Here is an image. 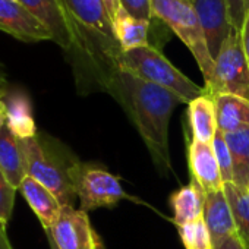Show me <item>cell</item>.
Listing matches in <instances>:
<instances>
[{
  "label": "cell",
  "mask_w": 249,
  "mask_h": 249,
  "mask_svg": "<svg viewBox=\"0 0 249 249\" xmlns=\"http://www.w3.org/2000/svg\"><path fill=\"white\" fill-rule=\"evenodd\" d=\"M103 87L128 111L156 167L167 178L172 172L169 123L176 106L183 103L182 98L116 66L107 75Z\"/></svg>",
  "instance_id": "1"
},
{
  "label": "cell",
  "mask_w": 249,
  "mask_h": 249,
  "mask_svg": "<svg viewBox=\"0 0 249 249\" xmlns=\"http://www.w3.org/2000/svg\"><path fill=\"white\" fill-rule=\"evenodd\" d=\"M60 3L72 33V47L66 54L78 84L95 81L103 87L120 52L103 0H60Z\"/></svg>",
  "instance_id": "2"
},
{
  "label": "cell",
  "mask_w": 249,
  "mask_h": 249,
  "mask_svg": "<svg viewBox=\"0 0 249 249\" xmlns=\"http://www.w3.org/2000/svg\"><path fill=\"white\" fill-rule=\"evenodd\" d=\"M19 142L25 159L27 176L50 189L62 207L73 205L76 195L71 180V169L78 160L59 141L43 132L19 140Z\"/></svg>",
  "instance_id": "3"
},
{
  "label": "cell",
  "mask_w": 249,
  "mask_h": 249,
  "mask_svg": "<svg viewBox=\"0 0 249 249\" xmlns=\"http://www.w3.org/2000/svg\"><path fill=\"white\" fill-rule=\"evenodd\" d=\"M114 66L175 92L182 98L183 104H189L196 97L205 94L204 87L196 85L183 75L154 46L119 52L114 57Z\"/></svg>",
  "instance_id": "4"
},
{
  "label": "cell",
  "mask_w": 249,
  "mask_h": 249,
  "mask_svg": "<svg viewBox=\"0 0 249 249\" xmlns=\"http://www.w3.org/2000/svg\"><path fill=\"white\" fill-rule=\"evenodd\" d=\"M151 6L153 17L170 28L189 49L202 72L204 82L207 84L213 76L214 59L208 50L205 34L192 2L191 0H151Z\"/></svg>",
  "instance_id": "5"
},
{
  "label": "cell",
  "mask_w": 249,
  "mask_h": 249,
  "mask_svg": "<svg viewBox=\"0 0 249 249\" xmlns=\"http://www.w3.org/2000/svg\"><path fill=\"white\" fill-rule=\"evenodd\" d=\"M71 180L79 201V210L88 213L97 208H113L124 199H134L123 189L120 179L108 170L79 160L71 169Z\"/></svg>",
  "instance_id": "6"
},
{
  "label": "cell",
  "mask_w": 249,
  "mask_h": 249,
  "mask_svg": "<svg viewBox=\"0 0 249 249\" xmlns=\"http://www.w3.org/2000/svg\"><path fill=\"white\" fill-rule=\"evenodd\" d=\"M204 88L213 97L231 94L249 100V65L243 52L240 31L233 30L223 43L214 59L213 76Z\"/></svg>",
  "instance_id": "7"
},
{
  "label": "cell",
  "mask_w": 249,
  "mask_h": 249,
  "mask_svg": "<svg viewBox=\"0 0 249 249\" xmlns=\"http://www.w3.org/2000/svg\"><path fill=\"white\" fill-rule=\"evenodd\" d=\"M44 231L57 249H103V242L88 214L73 205H63L53 226Z\"/></svg>",
  "instance_id": "8"
},
{
  "label": "cell",
  "mask_w": 249,
  "mask_h": 249,
  "mask_svg": "<svg viewBox=\"0 0 249 249\" xmlns=\"http://www.w3.org/2000/svg\"><path fill=\"white\" fill-rule=\"evenodd\" d=\"M0 31L24 43L52 41L49 30L19 0H0Z\"/></svg>",
  "instance_id": "9"
},
{
  "label": "cell",
  "mask_w": 249,
  "mask_h": 249,
  "mask_svg": "<svg viewBox=\"0 0 249 249\" xmlns=\"http://www.w3.org/2000/svg\"><path fill=\"white\" fill-rule=\"evenodd\" d=\"M192 5L205 34L208 50L215 59L223 43L234 30L227 0H192Z\"/></svg>",
  "instance_id": "10"
},
{
  "label": "cell",
  "mask_w": 249,
  "mask_h": 249,
  "mask_svg": "<svg viewBox=\"0 0 249 249\" xmlns=\"http://www.w3.org/2000/svg\"><path fill=\"white\" fill-rule=\"evenodd\" d=\"M188 164L192 180H195L205 194L223 189L224 182L221 179L213 142L207 144L191 138V142L188 144Z\"/></svg>",
  "instance_id": "11"
},
{
  "label": "cell",
  "mask_w": 249,
  "mask_h": 249,
  "mask_svg": "<svg viewBox=\"0 0 249 249\" xmlns=\"http://www.w3.org/2000/svg\"><path fill=\"white\" fill-rule=\"evenodd\" d=\"M19 2L49 30L52 41L68 53L72 47V33L60 0H19Z\"/></svg>",
  "instance_id": "12"
},
{
  "label": "cell",
  "mask_w": 249,
  "mask_h": 249,
  "mask_svg": "<svg viewBox=\"0 0 249 249\" xmlns=\"http://www.w3.org/2000/svg\"><path fill=\"white\" fill-rule=\"evenodd\" d=\"M208 231L211 234L213 246L215 248L227 237L237 233V227L224 194V189L205 194L204 215H202Z\"/></svg>",
  "instance_id": "13"
},
{
  "label": "cell",
  "mask_w": 249,
  "mask_h": 249,
  "mask_svg": "<svg viewBox=\"0 0 249 249\" xmlns=\"http://www.w3.org/2000/svg\"><path fill=\"white\" fill-rule=\"evenodd\" d=\"M19 191L24 195L28 205L31 207V210L38 217L43 229L49 230L59 217L62 210V204L59 202L56 195L30 176H27L22 180Z\"/></svg>",
  "instance_id": "14"
},
{
  "label": "cell",
  "mask_w": 249,
  "mask_h": 249,
  "mask_svg": "<svg viewBox=\"0 0 249 249\" xmlns=\"http://www.w3.org/2000/svg\"><path fill=\"white\" fill-rule=\"evenodd\" d=\"M0 170L14 188L19 191L22 180L27 178L25 159L19 138L8 126V123L0 128Z\"/></svg>",
  "instance_id": "15"
},
{
  "label": "cell",
  "mask_w": 249,
  "mask_h": 249,
  "mask_svg": "<svg viewBox=\"0 0 249 249\" xmlns=\"http://www.w3.org/2000/svg\"><path fill=\"white\" fill-rule=\"evenodd\" d=\"M188 117L192 138L199 142L211 144L218 131L214 97L205 91V94L192 100L188 104Z\"/></svg>",
  "instance_id": "16"
},
{
  "label": "cell",
  "mask_w": 249,
  "mask_h": 249,
  "mask_svg": "<svg viewBox=\"0 0 249 249\" xmlns=\"http://www.w3.org/2000/svg\"><path fill=\"white\" fill-rule=\"evenodd\" d=\"M170 207L173 210V223L176 226L188 224L204 215L205 192L191 179V182L170 195Z\"/></svg>",
  "instance_id": "17"
},
{
  "label": "cell",
  "mask_w": 249,
  "mask_h": 249,
  "mask_svg": "<svg viewBox=\"0 0 249 249\" xmlns=\"http://www.w3.org/2000/svg\"><path fill=\"white\" fill-rule=\"evenodd\" d=\"M150 30L151 22L137 19L129 15L123 8L119 9L113 19V31L120 52H128L138 47L151 46L150 44Z\"/></svg>",
  "instance_id": "18"
},
{
  "label": "cell",
  "mask_w": 249,
  "mask_h": 249,
  "mask_svg": "<svg viewBox=\"0 0 249 249\" xmlns=\"http://www.w3.org/2000/svg\"><path fill=\"white\" fill-rule=\"evenodd\" d=\"M217 128L223 134L233 132L245 124H249V100L231 95H214Z\"/></svg>",
  "instance_id": "19"
},
{
  "label": "cell",
  "mask_w": 249,
  "mask_h": 249,
  "mask_svg": "<svg viewBox=\"0 0 249 249\" xmlns=\"http://www.w3.org/2000/svg\"><path fill=\"white\" fill-rule=\"evenodd\" d=\"M231 156L233 183L248 191L249 186V124L224 134Z\"/></svg>",
  "instance_id": "20"
},
{
  "label": "cell",
  "mask_w": 249,
  "mask_h": 249,
  "mask_svg": "<svg viewBox=\"0 0 249 249\" xmlns=\"http://www.w3.org/2000/svg\"><path fill=\"white\" fill-rule=\"evenodd\" d=\"M8 106V126L19 140L34 137L38 131L31 113V103L24 94H11L6 98Z\"/></svg>",
  "instance_id": "21"
},
{
  "label": "cell",
  "mask_w": 249,
  "mask_h": 249,
  "mask_svg": "<svg viewBox=\"0 0 249 249\" xmlns=\"http://www.w3.org/2000/svg\"><path fill=\"white\" fill-rule=\"evenodd\" d=\"M227 196L237 233L249 245V192L236 186L233 182H227L223 186Z\"/></svg>",
  "instance_id": "22"
},
{
  "label": "cell",
  "mask_w": 249,
  "mask_h": 249,
  "mask_svg": "<svg viewBox=\"0 0 249 249\" xmlns=\"http://www.w3.org/2000/svg\"><path fill=\"white\" fill-rule=\"evenodd\" d=\"M176 227L185 249H214L211 234L204 218Z\"/></svg>",
  "instance_id": "23"
},
{
  "label": "cell",
  "mask_w": 249,
  "mask_h": 249,
  "mask_svg": "<svg viewBox=\"0 0 249 249\" xmlns=\"http://www.w3.org/2000/svg\"><path fill=\"white\" fill-rule=\"evenodd\" d=\"M17 188L8 180L5 173L0 170V226L5 230L11 221L12 213H14V205H15V195H17Z\"/></svg>",
  "instance_id": "24"
},
{
  "label": "cell",
  "mask_w": 249,
  "mask_h": 249,
  "mask_svg": "<svg viewBox=\"0 0 249 249\" xmlns=\"http://www.w3.org/2000/svg\"><path fill=\"white\" fill-rule=\"evenodd\" d=\"M213 148L215 153V159L218 163V169L221 173V179L224 183L227 182H233V166H231V156H230V150L227 147L224 134L217 131L214 140H213Z\"/></svg>",
  "instance_id": "25"
},
{
  "label": "cell",
  "mask_w": 249,
  "mask_h": 249,
  "mask_svg": "<svg viewBox=\"0 0 249 249\" xmlns=\"http://www.w3.org/2000/svg\"><path fill=\"white\" fill-rule=\"evenodd\" d=\"M120 8H123L129 15L142 21H153V6L151 0H119Z\"/></svg>",
  "instance_id": "26"
},
{
  "label": "cell",
  "mask_w": 249,
  "mask_h": 249,
  "mask_svg": "<svg viewBox=\"0 0 249 249\" xmlns=\"http://www.w3.org/2000/svg\"><path fill=\"white\" fill-rule=\"evenodd\" d=\"M227 5H229L231 25L234 30L240 31L245 17L249 12V0H227Z\"/></svg>",
  "instance_id": "27"
},
{
  "label": "cell",
  "mask_w": 249,
  "mask_h": 249,
  "mask_svg": "<svg viewBox=\"0 0 249 249\" xmlns=\"http://www.w3.org/2000/svg\"><path fill=\"white\" fill-rule=\"evenodd\" d=\"M9 95V82L8 76L0 66V128L6 124L8 122V106H6V98Z\"/></svg>",
  "instance_id": "28"
},
{
  "label": "cell",
  "mask_w": 249,
  "mask_h": 249,
  "mask_svg": "<svg viewBox=\"0 0 249 249\" xmlns=\"http://www.w3.org/2000/svg\"><path fill=\"white\" fill-rule=\"evenodd\" d=\"M214 249H249V245L242 239L239 233H234L233 236L227 237L220 245H217Z\"/></svg>",
  "instance_id": "29"
},
{
  "label": "cell",
  "mask_w": 249,
  "mask_h": 249,
  "mask_svg": "<svg viewBox=\"0 0 249 249\" xmlns=\"http://www.w3.org/2000/svg\"><path fill=\"white\" fill-rule=\"evenodd\" d=\"M240 36H242V46H243V52H245V56H246L248 65H249V12H248V14H246V17H245L243 25H242V30H240Z\"/></svg>",
  "instance_id": "30"
},
{
  "label": "cell",
  "mask_w": 249,
  "mask_h": 249,
  "mask_svg": "<svg viewBox=\"0 0 249 249\" xmlns=\"http://www.w3.org/2000/svg\"><path fill=\"white\" fill-rule=\"evenodd\" d=\"M103 3H104V8H106V11H107L108 18H110L111 22H113L114 17L117 15V12H119V9H120V2H119V0H103Z\"/></svg>",
  "instance_id": "31"
},
{
  "label": "cell",
  "mask_w": 249,
  "mask_h": 249,
  "mask_svg": "<svg viewBox=\"0 0 249 249\" xmlns=\"http://www.w3.org/2000/svg\"><path fill=\"white\" fill-rule=\"evenodd\" d=\"M0 249H14L12 243L6 234V230L2 226H0Z\"/></svg>",
  "instance_id": "32"
},
{
  "label": "cell",
  "mask_w": 249,
  "mask_h": 249,
  "mask_svg": "<svg viewBox=\"0 0 249 249\" xmlns=\"http://www.w3.org/2000/svg\"><path fill=\"white\" fill-rule=\"evenodd\" d=\"M47 240H49V245H50V249H57V246L54 245V242H53V240H52V239H50L49 236H47Z\"/></svg>",
  "instance_id": "33"
},
{
  "label": "cell",
  "mask_w": 249,
  "mask_h": 249,
  "mask_svg": "<svg viewBox=\"0 0 249 249\" xmlns=\"http://www.w3.org/2000/svg\"><path fill=\"white\" fill-rule=\"evenodd\" d=\"M248 192H249V186H248Z\"/></svg>",
  "instance_id": "34"
},
{
  "label": "cell",
  "mask_w": 249,
  "mask_h": 249,
  "mask_svg": "<svg viewBox=\"0 0 249 249\" xmlns=\"http://www.w3.org/2000/svg\"><path fill=\"white\" fill-rule=\"evenodd\" d=\"M191 2H192V0H191Z\"/></svg>",
  "instance_id": "35"
}]
</instances>
